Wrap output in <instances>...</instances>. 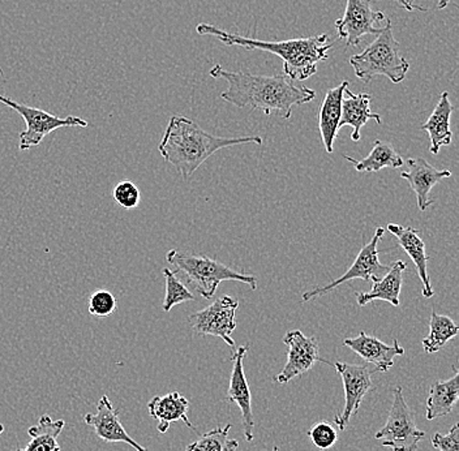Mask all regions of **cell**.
Segmentation results:
<instances>
[{
	"label": "cell",
	"instance_id": "cell-1",
	"mask_svg": "<svg viewBox=\"0 0 459 451\" xmlns=\"http://www.w3.org/2000/svg\"><path fill=\"white\" fill-rule=\"evenodd\" d=\"M211 76L215 80H225L229 84L221 97L237 108L261 110L265 115L277 113L283 119H290L292 106H300L315 100L316 93L307 86L292 84L285 74L257 76L248 72L223 70L220 65L212 68Z\"/></svg>",
	"mask_w": 459,
	"mask_h": 451
},
{
	"label": "cell",
	"instance_id": "cell-2",
	"mask_svg": "<svg viewBox=\"0 0 459 451\" xmlns=\"http://www.w3.org/2000/svg\"><path fill=\"white\" fill-rule=\"evenodd\" d=\"M243 143L261 145L263 139L260 136H214L189 117L174 115L158 145V152L166 162L177 169L183 179H188L215 152Z\"/></svg>",
	"mask_w": 459,
	"mask_h": 451
},
{
	"label": "cell",
	"instance_id": "cell-3",
	"mask_svg": "<svg viewBox=\"0 0 459 451\" xmlns=\"http://www.w3.org/2000/svg\"><path fill=\"white\" fill-rule=\"evenodd\" d=\"M197 33L201 36H212L228 46H239L246 50H261L274 54L283 62V72L290 80L309 79L317 72V65L325 62L333 43H328V34L307 37V39H287V41H260L256 39L229 33L214 25L199 24Z\"/></svg>",
	"mask_w": 459,
	"mask_h": 451
},
{
	"label": "cell",
	"instance_id": "cell-4",
	"mask_svg": "<svg viewBox=\"0 0 459 451\" xmlns=\"http://www.w3.org/2000/svg\"><path fill=\"white\" fill-rule=\"evenodd\" d=\"M350 65L364 82L375 76H385L393 84L403 82L410 65L400 54V43L394 39L390 19L386 17V27L363 53L350 57Z\"/></svg>",
	"mask_w": 459,
	"mask_h": 451
},
{
	"label": "cell",
	"instance_id": "cell-5",
	"mask_svg": "<svg viewBox=\"0 0 459 451\" xmlns=\"http://www.w3.org/2000/svg\"><path fill=\"white\" fill-rule=\"evenodd\" d=\"M166 260L177 272L186 275V281L196 287L197 292L204 299H212L217 292L220 283L225 281H237L248 284L251 290H257L258 282L255 275H247L235 272L225 264L213 260L208 256L183 254L171 249L166 255Z\"/></svg>",
	"mask_w": 459,
	"mask_h": 451
},
{
	"label": "cell",
	"instance_id": "cell-6",
	"mask_svg": "<svg viewBox=\"0 0 459 451\" xmlns=\"http://www.w3.org/2000/svg\"><path fill=\"white\" fill-rule=\"evenodd\" d=\"M426 433L415 423L414 412L404 401L402 387L393 390V404L385 425L375 435L381 447L393 451H416Z\"/></svg>",
	"mask_w": 459,
	"mask_h": 451
},
{
	"label": "cell",
	"instance_id": "cell-7",
	"mask_svg": "<svg viewBox=\"0 0 459 451\" xmlns=\"http://www.w3.org/2000/svg\"><path fill=\"white\" fill-rule=\"evenodd\" d=\"M0 103L13 108L17 114L22 115L27 129L20 134V152H27L29 149L39 146L46 136L53 134L60 128L82 127L86 128L89 123L82 117H59L56 115L43 111L41 108H31L24 103L17 102L0 94Z\"/></svg>",
	"mask_w": 459,
	"mask_h": 451
},
{
	"label": "cell",
	"instance_id": "cell-8",
	"mask_svg": "<svg viewBox=\"0 0 459 451\" xmlns=\"http://www.w3.org/2000/svg\"><path fill=\"white\" fill-rule=\"evenodd\" d=\"M385 229L384 227H377L376 229L375 235L371 241L363 248L360 249L357 258H355L354 264L350 266V269L342 275V277L337 278L326 286L315 287V289L309 290V291L304 292L303 301L314 300L316 298L324 297V295L329 294L333 290L337 289L341 284L350 282V281L361 280V281H375L380 280L384 274L387 272L389 266L383 265L380 263V252H378L377 246L378 241L384 237Z\"/></svg>",
	"mask_w": 459,
	"mask_h": 451
},
{
	"label": "cell",
	"instance_id": "cell-9",
	"mask_svg": "<svg viewBox=\"0 0 459 451\" xmlns=\"http://www.w3.org/2000/svg\"><path fill=\"white\" fill-rule=\"evenodd\" d=\"M239 308V300L229 295L217 299L211 306L189 316V324L195 333L201 335H213L225 341L230 347H235L231 334L237 329L235 313Z\"/></svg>",
	"mask_w": 459,
	"mask_h": 451
},
{
	"label": "cell",
	"instance_id": "cell-10",
	"mask_svg": "<svg viewBox=\"0 0 459 451\" xmlns=\"http://www.w3.org/2000/svg\"><path fill=\"white\" fill-rule=\"evenodd\" d=\"M371 3L372 0H347L343 16L335 20L338 37L346 39L347 48H357L367 34H380L383 30L377 24L386 16L373 11Z\"/></svg>",
	"mask_w": 459,
	"mask_h": 451
},
{
	"label": "cell",
	"instance_id": "cell-11",
	"mask_svg": "<svg viewBox=\"0 0 459 451\" xmlns=\"http://www.w3.org/2000/svg\"><path fill=\"white\" fill-rule=\"evenodd\" d=\"M333 367L340 373L344 389V407L342 413L334 418V424L340 430H346L352 415L358 413L364 396L376 389L372 380V370L367 366L347 364L337 361Z\"/></svg>",
	"mask_w": 459,
	"mask_h": 451
},
{
	"label": "cell",
	"instance_id": "cell-12",
	"mask_svg": "<svg viewBox=\"0 0 459 451\" xmlns=\"http://www.w3.org/2000/svg\"><path fill=\"white\" fill-rule=\"evenodd\" d=\"M282 341L289 346V352H287L285 368L275 377L280 384H287L292 378L308 372L317 361L328 363L320 356V344L317 338L307 337L300 330H290Z\"/></svg>",
	"mask_w": 459,
	"mask_h": 451
},
{
	"label": "cell",
	"instance_id": "cell-13",
	"mask_svg": "<svg viewBox=\"0 0 459 451\" xmlns=\"http://www.w3.org/2000/svg\"><path fill=\"white\" fill-rule=\"evenodd\" d=\"M248 351V347L240 346L232 353V372L230 378L228 401L239 407L242 412L244 438L247 441H254V413H252V395L249 390L248 381L244 373V358Z\"/></svg>",
	"mask_w": 459,
	"mask_h": 451
},
{
	"label": "cell",
	"instance_id": "cell-14",
	"mask_svg": "<svg viewBox=\"0 0 459 451\" xmlns=\"http://www.w3.org/2000/svg\"><path fill=\"white\" fill-rule=\"evenodd\" d=\"M85 424L91 425L96 430V435L108 444H127L136 451H148L143 445L137 444L127 430L125 429L119 419V410H115L108 395L100 396L97 403V413H86Z\"/></svg>",
	"mask_w": 459,
	"mask_h": 451
},
{
	"label": "cell",
	"instance_id": "cell-15",
	"mask_svg": "<svg viewBox=\"0 0 459 451\" xmlns=\"http://www.w3.org/2000/svg\"><path fill=\"white\" fill-rule=\"evenodd\" d=\"M343 346L358 353L367 363L373 364L381 373L389 372L394 366V359L404 355V349L397 339L393 344H386L364 332L359 333L358 337L343 339Z\"/></svg>",
	"mask_w": 459,
	"mask_h": 451
},
{
	"label": "cell",
	"instance_id": "cell-16",
	"mask_svg": "<svg viewBox=\"0 0 459 451\" xmlns=\"http://www.w3.org/2000/svg\"><path fill=\"white\" fill-rule=\"evenodd\" d=\"M407 168L406 171L401 172V178L407 180L415 192L419 209L426 212L429 205L435 204V200L429 198L433 186H437L445 178L452 177V171L435 169L423 158H410L407 160Z\"/></svg>",
	"mask_w": 459,
	"mask_h": 451
},
{
	"label": "cell",
	"instance_id": "cell-17",
	"mask_svg": "<svg viewBox=\"0 0 459 451\" xmlns=\"http://www.w3.org/2000/svg\"><path fill=\"white\" fill-rule=\"evenodd\" d=\"M387 231L394 235L403 251L411 258L418 270L419 278L423 283V297L430 299L435 295L429 274V256L426 254V243L420 238V232L414 227H404L397 223H389Z\"/></svg>",
	"mask_w": 459,
	"mask_h": 451
},
{
	"label": "cell",
	"instance_id": "cell-18",
	"mask_svg": "<svg viewBox=\"0 0 459 451\" xmlns=\"http://www.w3.org/2000/svg\"><path fill=\"white\" fill-rule=\"evenodd\" d=\"M349 88V82H341L335 88L329 89L321 103L318 114V129L326 153L334 152V142L340 131L341 115H342V100L344 91Z\"/></svg>",
	"mask_w": 459,
	"mask_h": 451
},
{
	"label": "cell",
	"instance_id": "cell-19",
	"mask_svg": "<svg viewBox=\"0 0 459 451\" xmlns=\"http://www.w3.org/2000/svg\"><path fill=\"white\" fill-rule=\"evenodd\" d=\"M149 413L158 421L157 429L165 435L175 421H183L189 429L197 432L196 427L188 419L189 402L186 396L178 392L162 396H154L148 403Z\"/></svg>",
	"mask_w": 459,
	"mask_h": 451
},
{
	"label": "cell",
	"instance_id": "cell-20",
	"mask_svg": "<svg viewBox=\"0 0 459 451\" xmlns=\"http://www.w3.org/2000/svg\"><path fill=\"white\" fill-rule=\"evenodd\" d=\"M406 268V263H403V261H394L387 268L385 274L380 280L373 282L372 289L368 292H358V306L366 307L367 304L372 303V301L383 300L392 304L393 307H400L403 272Z\"/></svg>",
	"mask_w": 459,
	"mask_h": 451
},
{
	"label": "cell",
	"instance_id": "cell-21",
	"mask_svg": "<svg viewBox=\"0 0 459 451\" xmlns=\"http://www.w3.org/2000/svg\"><path fill=\"white\" fill-rule=\"evenodd\" d=\"M344 93L347 94V97L346 99L343 97L342 100L340 129L344 126H350L352 128L351 140L358 143L360 142L361 127L371 119L376 120L377 125H381V117L372 113L371 108H369L372 100L371 94H354L349 88L344 91Z\"/></svg>",
	"mask_w": 459,
	"mask_h": 451
},
{
	"label": "cell",
	"instance_id": "cell-22",
	"mask_svg": "<svg viewBox=\"0 0 459 451\" xmlns=\"http://www.w3.org/2000/svg\"><path fill=\"white\" fill-rule=\"evenodd\" d=\"M453 110L455 108L450 102L449 93L443 91L435 110L430 114L429 120L421 126V129L429 134V152L432 154H438L443 146L450 145L453 142V132L450 129Z\"/></svg>",
	"mask_w": 459,
	"mask_h": 451
},
{
	"label": "cell",
	"instance_id": "cell-23",
	"mask_svg": "<svg viewBox=\"0 0 459 451\" xmlns=\"http://www.w3.org/2000/svg\"><path fill=\"white\" fill-rule=\"evenodd\" d=\"M455 375L445 381H436L430 385L429 399H427V421L443 418L449 415L457 404L459 398V372L453 367Z\"/></svg>",
	"mask_w": 459,
	"mask_h": 451
},
{
	"label": "cell",
	"instance_id": "cell-24",
	"mask_svg": "<svg viewBox=\"0 0 459 451\" xmlns=\"http://www.w3.org/2000/svg\"><path fill=\"white\" fill-rule=\"evenodd\" d=\"M344 160L351 162L357 171L366 174L378 172L385 168L400 169L404 165L403 158L395 152V149L389 143L380 140H376L372 151L364 160H357L349 155H344Z\"/></svg>",
	"mask_w": 459,
	"mask_h": 451
},
{
	"label": "cell",
	"instance_id": "cell-25",
	"mask_svg": "<svg viewBox=\"0 0 459 451\" xmlns=\"http://www.w3.org/2000/svg\"><path fill=\"white\" fill-rule=\"evenodd\" d=\"M65 424V421H53L51 416L42 415L39 424L29 428L28 435L31 441L27 447L16 451H62L57 444V438Z\"/></svg>",
	"mask_w": 459,
	"mask_h": 451
},
{
	"label": "cell",
	"instance_id": "cell-26",
	"mask_svg": "<svg viewBox=\"0 0 459 451\" xmlns=\"http://www.w3.org/2000/svg\"><path fill=\"white\" fill-rule=\"evenodd\" d=\"M459 327L453 323L452 318L447 316L438 315L435 310L430 313L429 334V337L423 339V349L426 353H435L440 351L441 349L457 337Z\"/></svg>",
	"mask_w": 459,
	"mask_h": 451
},
{
	"label": "cell",
	"instance_id": "cell-27",
	"mask_svg": "<svg viewBox=\"0 0 459 451\" xmlns=\"http://www.w3.org/2000/svg\"><path fill=\"white\" fill-rule=\"evenodd\" d=\"M231 428L232 425L229 424L201 435L199 439L186 447V451H238L239 441L230 438Z\"/></svg>",
	"mask_w": 459,
	"mask_h": 451
},
{
	"label": "cell",
	"instance_id": "cell-28",
	"mask_svg": "<svg viewBox=\"0 0 459 451\" xmlns=\"http://www.w3.org/2000/svg\"><path fill=\"white\" fill-rule=\"evenodd\" d=\"M162 274L166 281V297L165 301H163V310L165 312H170L178 304L195 300V295L177 277V273L172 272L171 269L165 268L162 270Z\"/></svg>",
	"mask_w": 459,
	"mask_h": 451
},
{
	"label": "cell",
	"instance_id": "cell-29",
	"mask_svg": "<svg viewBox=\"0 0 459 451\" xmlns=\"http://www.w3.org/2000/svg\"><path fill=\"white\" fill-rule=\"evenodd\" d=\"M117 307V298L108 290H99L88 299V310L94 317H108V316L114 315Z\"/></svg>",
	"mask_w": 459,
	"mask_h": 451
},
{
	"label": "cell",
	"instance_id": "cell-30",
	"mask_svg": "<svg viewBox=\"0 0 459 451\" xmlns=\"http://www.w3.org/2000/svg\"><path fill=\"white\" fill-rule=\"evenodd\" d=\"M307 435H308L312 444L321 450H328L330 447H334L338 439L337 430L328 421L316 423Z\"/></svg>",
	"mask_w": 459,
	"mask_h": 451
},
{
	"label": "cell",
	"instance_id": "cell-31",
	"mask_svg": "<svg viewBox=\"0 0 459 451\" xmlns=\"http://www.w3.org/2000/svg\"><path fill=\"white\" fill-rule=\"evenodd\" d=\"M114 200L117 205L125 209H134L142 203V192L137 188L136 184L125 180L120 182L114 188Z\"/></svg>",
	"mask_w": 459,
	"mask_h": 451
},
{
	"label": "cell",
	"instance_id": "cell-32",
	"mask_svg": "<svg viewBox=\"0 0 459 451\" xmlns=\"http://www.w3.org/2000/svg\"><path fill=\"white\" fill-rule=\"evenodd\" d=\"M432 447L440 451H459V423L453 425L447 435L436 433L432 438Z\"/></svg>",
	"mask_w": 459,
	"mask_h": 451
},
{
	"label": "cell",
	"instance_id": "cell-33",
	"mask_svg": "<svg viewBox=\"0 0 459 451\" xmlns=\"http://www.w3.org/2000/svg\"><path fill=\"white\" fill-rule=\"evenodd\" d=\"M393 2L398 3L402 8L409 11V13H412V11L418 10L421 11V13H426V8L419 7V5L414 4V0H393Z\"/></svg>",
	"mask_w": 459,
	"mask_h": 451
},
{
	"label": "cell",
	"instance_id": "cell-34",
	"mask_svg": "<svg viewBox=\"0 0 459 451\" xmlns=\"http://www.w3.org/2000/svg\"><path fill=\"white\" fill-rule=\"evenodd\" d=\"M452 2V0H440L437 4L438 10H444L445 7H447L449 5V3Z\"/></svg>",
	"mask_w": 459,
	"mask_h": 451
},
{
	"label": "cell",
	"instance_id": "cell-35",
	"mask_svg": "<svg viewBox=\"0 0 459 451\" xmlns=\"http://www.w3.org/2000/svg\"><path fill=\"white\" fill-rule=\"evenodd\" d=\"M3 432H4V425L0 424V435H2Z\"/></svg>",
	"mask_w": 459,
	"mask_h": 451
},
{
	"label": "cell",
	"instance_id": "cell-36",
	"mask_svg": "<svg viewBox=\"0 0 459 451\" xmlns=\"http://www.w3.org/2000/svg\"><path fill=\"white\" fill-rule=\"evenodd\" d=\"M0 76H3V71H2V68H0Z\"/></svg>",
	"mask_w": 459,
	"mask_h": 451
},
{
	"label": "cell",
	"instance_id": "cell-37",
	"mask_svg": "<svg viewBox=\"0 0 459 451\" xmlns=\"http://www.w3.org/2000/svg\"><path fill=\"white\" fill-rule=\"evenodd\" d=\"M273 451H278V447H274V449Z\"/></svg>",
	"mask_w": 459,
	"mask_h": 451
}]
</instances>
